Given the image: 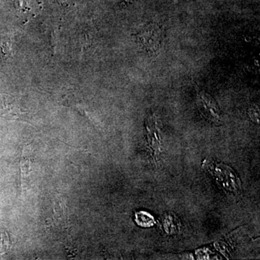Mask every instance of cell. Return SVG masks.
<instances>
[{
  "instance_id": "6da1fadb",
  "label": "cell",
  "mask_w": 260,
  "mask_h": 260,
  "mask_svg": "<svg viewBox=\"0 0 260 260\" xmlns=\"http://www.w3.org/2000/svg\"><path fill=\"white\" fill-rule=\"evenodd\" d=\"M203 167H206L208 172L216 179L224 190L228 192H239L242 189L241 180L236 172L225 164L221 162H209L205 160Z\"/></svg>"
},
{
  "instance_id": "7a4b0ae2",
  "label": "cell",
  "mask_w": 260,
  "mask_h": 260,
  "mask_svg": "<svg viewBox=\"0 0 260 260\" xmlns=\"http://www.w3.org/2000/svg\"><path fill=\"white\" fill-rule=\"evenodd\" d=\"M198 104L201 112L210 121L216 124L221 121V114L218 104L209 94L199 92L198 94Z\"/></svg>"
},
{
  "instance_id": "3957f363",
  "label": "cell",
  "mask_w": 260,
  "mask_h": 260,
  "mask_svg": "<svg viewBox=\"0 0 260 260\" xmlns=\"http://www.w3.org/2000/svg\"><path fill=\"white\" fill-rule=\"evenodd\" d=\"M147 138L148 147L153 153L154 157H158L161 150L160 133L155 118H149L146 122Z\"/></svg>"
},
{
  "instance_id": "277c9868",
  "label": "cell",
  "mask_w": 260,
  "mask_h": 260,
  "mask_svg": "<svg viewBox=\"0 0 260 260\" xmlns=\"http://www.w3.org/2000/svg\"><path fill=\"white\" fill-rule=\"evenodd\" d=\"M135 221L141 226H150L153 224V219L151 215L145 212L135 213Z\"/></svg>"
},
{
  "instance_id": "5b68a950",
  "label": "cell",
  "mask_w": 260,
  "mask_h": 260,
  "mask_svg": "<svg viewBox=\"0 0 260 260\" xmlns=\"http://www.w3.org/2000/svg\"><path fill=\"white\" fill-rule=\"evenodd\" d=\"M8 240L4 234L0 236V253L5 252L8 249Z\"/></svg>"
},
{
  "instance_id": "8992f818",
  "label": "cell",
  "mask_w": 260,
  "mask_h": 260,
  "mask_svg": "<svg viewBox=\"0 0 260 260\" xmlns=\"http://www.w3.org/2000/svg\"><path fill=\"white\" fill-rule=\"evenodd\" d=\"M68 1V0H59V3H64V2Z\"/></svg>"
},
{
  "instance_id": "52a82bcc",
  "label": "cell",
  "mask_w": 260,
  "mask_h": 260,
  "mask_svg": "<svg viewBox=\"0 0 260 260\" xmlns=\"http://www.w3.org/2000/svg\"><path fill=\"white\" fill-rule=\"evenodd\" d=\"M124 1L129 2V1H130V0H124Z\"/></svg>"
}]
</instances>
